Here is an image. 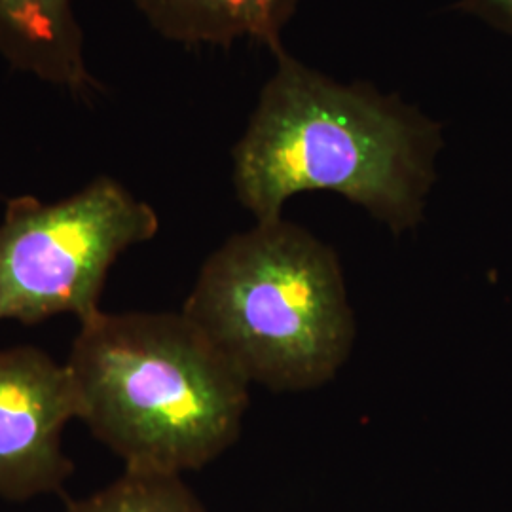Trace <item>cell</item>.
Listing matches in <instances>:
<instances>
[{
    "instance_id": "obj_1",
    "label": "cell",
    "mask_w": 512,
    "mask_h": 512,
    "mask_svg": "<svg viewBox=\"0 0 512 512\" xmlns=\"http://www.w3.org/2000/svg\"><path fill=\"white\" fill-rule=\"evenodd\" d=\"M232 150L238 200L256 222L281 219L300 192L329 190L395 236L420 226L442 124L370 82L342 84L300 63L283 46Z\"/></svg>"
},
{
    "instance_id": "obj_2",
    "label": "cell",
    "mask_w": 512,
    "mask_h": 512,
    "mask_svg": "<svg viewBox=\"0 0 512 512\" xmlns=\"http://www.w3.org/2000/svg\"><path fill=\"white\" fill-rule=\"evenodd\" d=\"M65 365L78 420L128 471L183 476L241 435L251 384L183 311H101Z\"/></svg>"
},
{
    "instance_id": "obj_3",
    "label": "cell",
    "mask_w": 512,
    "mask_h": 512,
    "mask_svg": "<svg viewBox=\"0 0 512 512\" xmlns=\"http://www.w3.org/2000/svg\"><path fill=\"white\" fill-rule=\"evenodd\" d=\"M181 311L249 384L274 393L329 384L357 336L336 251L283 217L226 239Z\"/></svg>"
},
{
    "instance_id": "obj_4",
    "label": "cell",
    "mask_w": 512,
    "mask_h": 512,
    "mask_svg": "<svg viewBox=\"0 0 512 512\" xmlns=\"http://www.w3.org/2000/svg\"><path fill=\"white\" fill-rule=\"evenodd\" d=\"M158 230L156 211L107 175L59 202L10 200L0 222V321L88 323L103 311L110 268Z\"/></svg>"
},
{
    "instance_id": "obj_5",
    "label": "cell",
    "mask_w": 512,
    "mask_h": 512,
    "mask_svg": "<svg viewBox=\"0 0 512 512\" xmlns=\"http://www.w3.org/2000/svg\"><path fill=\"white\" fill-rule=\"evenodd\" d=\"M78 418L67 365L31 346L0 349V497L59 494L74 471L63 433Z\"/></svg>"
},
{
    "instance_id": "obj_6",
    "label": "cell",
    "mask_w": 512,
    "mask_h": 512,
    "mask_svg": "<svg viewBox=\"0 0 512 512\" xmlns=\"http://www.w3.org/2000/svg\"><path fill=\"white\" fill-rule=\"evenodd\" d=\"M0 55L21 73L92 99L95 82L73 0H0Z\"/></svg>"
},
{
    "instance_id": "obj_7",
    "label": "cell",
    "mask_w": 512,
    "mask_h": 512,
    "mask_svg": "<svg viewBox=\"0 0 512 512\" xmlns=\"http://www.w3.org/2000/svg\"><path fill=\"white\" fill-rule=\"evenodd\" d=\"M300 0H133L148 25L183 46H232L249 38L283 46L281 33Z\"/></svg>"
},
{
    "instance_id": "obj_8",
    "label": "cell",
    "mask_w": 512,
    "mask_h": 512,
    "mask_svg": "<svg viewBox=\"0 0 512 512\" xmlns=\"http://www.w3.org/2000/svg\"><path fill=\"white\" fill-rule=\"evenodd\" d=\"M65 512H207L179 475L124 471L99 492L74 501Z\"/></svg>"
},
{
    "instance_id": "obj_9",
    "label": "cell",
    "mask_w": 512,
    "mask_h": 512,
    "mask_svg": "<svg viewBox=\"0 0 512 512\" xmlns=\"http://www.w3.org/2000/svg\"><path fill=\"white\" fill-rule=\"evenodd\" d=\"M456 10L512 37V0H458Z\"/></svg>"
}]
</instances>
